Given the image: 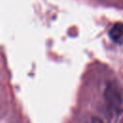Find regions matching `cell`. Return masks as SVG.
Masks as SVG:
<instances>
[{
  "label": "cell",
  "mask_w": 123,
  "mask_h": 123,
  "mask_svg": "<svg viewBox=\"0 0 123 123\" xmlns=\"http://www.w3.org/2000/svg\"><path fill=\"white\" fill-rule=\"evenodd\" d=\"M104 98L107 105L112 111L120 112L123 110V90L117 83H108L105 88Z\"/></svg>",
  "instance_id": "cell-1"
},
{
  "label": "cell",
  "mask_w": 123,
  "mask_h": 123,
  "mask_svg": "<svg viewBox=\"0 0 123 123\" xmlns=\"http://www.w3.org/2000/svg\"><path fill=\"white\" fill-rule=\"evenodd\" d=\"M88 123H104L103 120L99 117H96V116H91L88 120Z\"/></svg>",
  "instance_id": "cell-3"
},
{
  "label": "cell",
  "mask_w": 123,
  "mask_h": 123,
  "mask_svg": "<svg viewBox=\"0 0 123 123\" xmlns=\"http://www.w3.org/2000/svg\"><path fill=\"white\" fill-rule=\"evenodd\" d=\"M110 37L114 41H120L123 39V23H115L110 30Z\"/></svg>",
  "instance_id": "cell-2"
}]
</instances>
